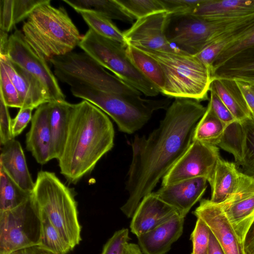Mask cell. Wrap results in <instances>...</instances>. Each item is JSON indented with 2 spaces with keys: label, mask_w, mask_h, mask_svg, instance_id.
I'll list each match as a JSON object with an SVG mask.
<instances>
[{
  "label": "cell",
  "mask_w": 254,
  "mask_h": 254,
  "mask_svg": "<svg viewBox=\"0 0 254 254\" xmlns=\"http://www.w3.org/2000/svg\"><path fill=\"white\" fill-rule=\"evenodd\" d=\"M206 110L195 100L175 98L158 127L147 137L134 136L125 187L128 196L121 207L127 217H132L143 198L152 192L188 149L196 125Z\"/></svg>",
  "instance_id": "obj_1"
},
{
  "label": "cell",
  "mask_w": 254,
  "mask_h": 254,
  "mask_svg": "<svg viewBox=\"0 0 254 254\" xmlns=\"http://www.w3.org/2000/svg\"><path fill=\"white\" fill-rule=\"evenodd\" d=\"M115 131L107 115L84 100L74 104L62 154L58 160L61 173L76 184L94 169L114 146Z\"/></svg>",
  "instance_id": "obj_2"
},
{
  "label": "cell",
  "mask_w": 254,
  "mask_h": 254,
  "mask_svg": "<svg viewBox=\"0 0 254 254\" xmlns=\"http://www.w3.org/2000/svg\"><path fill=\"white\" fill-rule=\"evenodd\" d=\"M22 30L29 46L46 61L72 52L82 37L65 9L53 6L51 0L32 12Z\"/></svg>",
  "instance_id": "obj_3"
},
{
  "label": "cell",
  "mask_w": 254,
  "mask_h": 254,
  "mask_svg": "<svg viewBox=\"0 0 254 254\" xmlns=\"http://www.w3.org/2000/svg\"><path fill=\"white\" fill-rule=\"evenodd\" d=\"M31 197L72 249L79 244L81 226L71 189L54 173L41 171L37 174Z\"/></svg>",
  "instance_id": "obj_4"
},
{
  "label": "cell",
  "mask_w": 254,
  "mask_h": 254,
  "mask_svg": "<svg viewBox=\"0 0 254 254\" xmlns=\"http://www.w3.org/2000/svg\"><path fill=\"white\" fill-rule=\"evenodd\" d=\"M137 49L154 59L161 66L165 78L163 94L198 102L208 99L212 72L194 55Z\"/></svg>",
  "instance_id": "obj_5"
},
{
  "label": "cell",
  "mask_w": 254,
  "mask_h": 254,
  "mask_svg": "<svg viewBox=\"0 0 254 254\" xmlns=\"http://www.w3.org/2000/svg\"><path fill=\"white\" fill-rule=\"evenodd\" d=\"M72 95L86 100L108 115L119 130L132 134L141 128L156 110L167 107L166 100H151L102 91L85 85L70 87Z\"/></svg>",
  "instance_id": "obj_6"
},
{
  "label": "cell",
  "mask_w": 254,
  "mask_h": 254,
  "mask_svg": "<svg viewBox=\"0 0 254 254\" xmlns=\"http://www.w3.org/2000/svg\"><path fill=\"white\" fill-rule=\"evenodd\" d=\"M54 74L61 81L71 87L85 85L113 94L139 97L141 93L107 71L85 52H71L54 57L49 60Z\"/></svg>",
  "instance_id": "obj_7"
},
{
  "label": "cell",
  "mask_w": 254,
  "mask_h": 254,
  "mask_svg": "<svg viewBox=\"0 0 254 254\" xmlns=\"http://www.w3.org/2000/svg\"><path fill=\"white\" fill-rule=\"evenodd\" d=\"M78 46L104 68L145 96L154 97L159 91L144 76L127 58L126 47L89 29Z\"/></svg>",
  "instance_id": "obj_8"
},
{
  "label": "cell",
  "mask_w": 254,
  "mask_h": 254,
  "mask_svg": "<svg viewBox=\"0 0 254 254\" xmlns=\"http://www.w3.org/2000/svg\"><path fill=\"white\" fill-rule=\"evenodd\" d=\"M41 234L40 211L31 197L12 209L0 211V254L37 247Z\"/></svg>",
  "instance_id": "obj_9"
},
{
  "label": "cell",
  "mask_w": 254,
  "mask_h": 254,
  "mask_svg": "<svg viewBox=\"0 0 254 254\" xmlns=\"http://www.w3.org/2000/svg\"><path fill=\"white\" fill-rule=\"evenodd\" d=\"M218 26V22L191 14H170L166 34L170 42L195 55L209 44Z\"/></svg>",
  "instance_id": "obj_10"
},
{
  "label": "cell",
  "mask_w": 254,
  "mask_h": 254,
  "mask_svg": "<svg viewBox=\"0 0 254 254\" xmlns=\"http://www.w3.org/2000/svg\"><path fill=\"white\" fill-rule=\"evenodd\" d=\"M7 57L38 79L47 91L51 102L65 100V96L46 60L35 53L19 30L9 36Z\"/></svg>",
  "instance_id": "obj_11"
},
{
  "label": "cell",
  "mask_w": 254,
  "mask_h": 254,
  "mask_svg": "<svg viewBox=\"0 0 254 254\" xmlns=\"http://www.w3.org/2000/svg\"><path fill=\"white\" fill-rule=\"evenodd\" d=\"M220 157L217 146L192 141L163 177L162 186L195 178H204L208 181Z\"/></svg>",
  "instance_id": "obj_12"
},
{
  "label": "cell",
  "mask_w": 254,
  "mask_h": 254,
  "mask_svg": "<svg viewBox=\"0 0 254 254\" xmlns=\"http://www.w3.org/2000/svg\"><path fill=\"white\" fill-rule=\"evenodd\" d=\"M170 14L156 12L137 19L123 32L127 45L151 51L185 53L168 40L166 30Z\"/></svg>",
  "instance_id": "obj_13"
},
{
  "label": "cell",
  "mask_w": 254,
  "mask_h": 254,
  "mask_svg": "<svg viewBox=\"0 0 254 254\" xmlns=\"http://www.w3.org/2000/svg\"><path fill=\"white\" fill-rule=\"evenodd\" d=\"M240 242L244 243L254 223V177L240 173L232 194L219 204Z\"/></svg>",
  "instance_id": "obj_14"
},
{
  "label": "cell",
  "mask_w": 254,
  "mask_h": 254,
  "mask_svg": "<svg viewBox=\"0 0 254 254\" xmlns=\"http://www.w3.org/2000/svg\"><path fill=\"white\" fill-rule=\"evenodd\" d=\"M207 225L225 254H245L240 242L219 204L202 199L193 212Z\"/></svg>",
  "instance_id": "obj_15"
},
{
  "label": "cell",
  "mask_w": 254,
  "mask_h": 254,
  "mask_svg": "<svg viewBox=\"0 0 254 254\" xmlns=\"http://www.w3.org/2000/svg\"><path fill=\"white\" fill-rule=\"evenodd\" d=\"M0 64L4 66L18 92L21 108L37 109L43 104L51 102L47 91L36 77L7 57H0Z\"/></svg>",
  "instance_id": "obj_16"
},
{
  "label": "cell",
  "mask_w": 254,
  "mask_h": 254,
  "mask_svg": "<svg viewBox=\"0 0 254 254\" xmlns=\"http://www.w3.org/2000/svg\"><path fill=\"white\" fill-rule=\"evenodd\" d=\"M177 214L179 213L174 207L152 192L143 198L135 210L130 225L131 232L137 237L167 222Z\"/></svg>",
  "instance_id": "obj_17"
},
{
  "label": "cell",
  "mask_w": 254,
  "mask_h": 254,
  "mask_svg": "<svg viewBox=\"0 0 254 254\" xmlns=\"http://www.w3.org/2000/svg\"><path fill=\"white\" fill-rule=\"evenodd\" d=\"M207 182L204 178H195L162 186L154 192L185 218L191 207L201 198L206 189Z\"/></svg>",
  "instance_id": "obj_18"
},
{
  "label": "cell",
  "mask_w": 254,
  "mask_h": 254,
  "mask_svg": "<svg viewBox=\"0 0 254 254\" xmlns=\"http://www.w3.org/2000/svg\"><path fill=\"white\" fill-rule=\"evenodd\" d=\"M31 122L30 129L26 136V149L37 163L44 165L53 159L48 103L36 109Z\"/></svg>",
  "instance_id": "obj_19"
},
{
  "label": "cell",
  "mask_w": 254,
  "mask_h": 254,
  "mask_svg": "<svg viewBox=\"0 0 254 254\" xmlns=\"http://www.w3.org/2000/svg\"><path fill=\"white\" fill-rule=\"evenodd\" d=\"M185 217L177 214L167 222L137 236L144 254H166L183 233Z\"/></svg>",
  "instance_id": "obj_20"
},
{
  "label": "cell",
  "mask_w": 254,
  "mask_h": 254,
  "mask_svg": "<svg viewBox=\"0 0 254 254\" xmlns=\"http://www.w3.org/2000/svg\"><path fill=\"white\" fill-rule=\"evenodd\" d=\"M254 13V0H203L190 14L208 20L225 22Z\"/></svg>",
  "instance_id": "obj_21"
},
{
  "label": "cell",
  "mask_w": 254,
  "mask_h": 254,
  "mask_svg": "<svg viewBox=\"0 0 254 254\" xmlns=\"http://www.w3.org/2000/svg\"><path fill=\"white\" fill-rule=\"evenodd\" d=\"M0 169L24 190L32 192L35 182L29 173L20 142L14 138L2 145Z\"/></svg>",
  "instance_id": "obj_22"
},
{
  "label": "cell",
  "mask_w": 254,
  "mask_h": 254,
  "mask_svg": "<svg viewBox=\"0 0 254 254\" xmlns=\"http://www.w3.org/2000/svg\"><path fill=\"white\" fill-rule=\"evenodd\" d=\"M53 159L61 156L66 139L74 104L65 100L48 103Z\"/></svg>",
  "instance_id": "obj_23"
},
{
  "label": "cell",
  "mask_w": 254,
  "mask_h": 254,
  "mask_svg": "<svg viewBox=\"0 0 254 254\" xmlns=\"http://www.w3.org/2000/svg\"><path fill=\"white\" fill-rule=\"evenodd\" d=\"M213 78L254 84V44L239 51L212 71Z\"/></svg>",
  "instance_id": "obj_24"
},
{
  "label": "cell",
  "mask_w": 254,
  "mask_h": 254,
  "mask_svg": "<svg viewBox=\"0 0 254 254\" xmlns=\"http://www.w3.org/2000/svg\"><path fill=\"white\" fill-rule=\"evenodd\" d=\"M240 173L235 163L220 157L207 181L211 190L210 200L221 204L228 199L237 187Z\"/></svg>",
  "instance_id": "obj_25"
},
{
  "label": "cell",
  "mask_w": 254,
  "mask_h": 254,
  "mask_svg": "<svg viewBox=\"0 0 254 254\" xmlns=\"http://www.w3.org/2000/svg\"><path fill=\"white\" fill-rule=\"evenodd\" d=\"M209 91L217 94L237 121L243 123L253 119L251 112L235 80L213 78Z\"/></svg>",
  "instance_id": "obj_26"
},
{
  "label": "cell",
  "mask_w": 254,
  "mask_h": 254,
  "mask_svg": "<svg viewBox=\"0 0 254 254\" xmlns=\"http://www.w3.org/2000/svg\"><path fill=\"white\" fill-rule=\"evenodd\" d=\"M50 0H0V30L8 32Z\"/></svg>",
  "instance_id": "obj_27"
},
{
  "label": "cell",
  "mask_w": 254,
  "mask_h": 254,
  "mask_svg": "<svg viewBox=\"0 0 254 254\" xmlns=\"http://www.w3.org/2000/svg\"><path fill=\"white\" fill-rule=\"evenodd\" d=\"M127 56L137 70L163 93L165 86V78L163 69L154 59L137 48L127 45Z\"/></svg>",
  "instance_id": "obj_28"
},
{
  "label": "cell",
  "mask_w": 254,
  "mask_h": 254,
  "mask_svg": "<svg viewBox=\"0 0 254 254\" xmlns=\"http://www.w3.org/2000/svg\"><path fill=\"white\" fill-rule=\"evenodd\" d=\"M76 11L90 10L110 19L132 23L134 18L127 13L117 0H63Z\"/></svg>",
  "instance_id": "obj_29"
},
{
  "label": "cell",
  "mask_w": 254,
  "mask_h": 254,
  "mask_svg": "<svg viewBox=\"0 0 254 254\" xmlns=\"http://www.w3.org/2000/svg\"><path fill=\"white\" fill-rule=\"evenodd\" d=\"M226 126L208 104L205 112L196 125L192 141L217 146Z\"/></svg>",
  "instance_id": "obj_30"
},
{
  "label": "cell",
  "mask_w": 254,
  "mask_h": 254,
  "mask_svg": "<svg viewBox=\"0 0 254 254\" xmlns=\"http://www.w3.org/2000/svg\"><path fill=\"white\" fill-rule=\"evenodd\" d=\"M76 12L81 15L89 29L103 37L120 43L127 47L123 32L111 19L90 10H79Z\"/></svg>",
  "instance_id": "obj_31"
},
{
  "label": "cell",
  "mask_w": 254,
  "mask_h": 254,
  "mask_svg": "<svg viewBox=\"0 0 254 254\" xmlns=\"http://www.w3.org/2000/svg\"><path fill=\"white\" fill-rule=\"evenodd\" d=\"M39 210L41 218V234L39 244L36 248L53 254H66L72 249L63 239L48 216Z\"/></svg>",
  "instance_id": "obj_32"
},
{
  "label": "cell",
  "mask_w": 254,
  "mask_h": 254,
  "mask_svg": "<svg viewBox=\"0 0 254 254\" xmlns=\"http://www.w3.org/2000/svg\"><path fill=\"white\" fill-rule=\"evenodd\" d=\"M245 143L243 124L236 121L226 126L217 147L232 154L236 163L240 165L243 159Z\"/></svg>",
  "instance_id": "obj_33"
},
{
  "label": "cell",
  "mask_w": 254,
  "mask_h": 254,
  "mask_svg": "<svg viewBox=\"0 0 254 254\" xmlns=\"http://www.w3.org/2000/svg\"><path fill=\"white\" fill-rule=\"evenodd\" d=\"M31 193L21 188L0 169V211L19 206L30 198Z\"/></svg>",
  "instance_id": "obj_34"
},
{
  "label": "cell",
  "mask_w": 254,
  "mask_h": 254,
  "mask_svg": "<svg viewBox=\"0 0 254 254\" xmlns=\"http://www.w3.org/2000/svg\"><path fill=\"white\" fill-rule=\"evenodd\" d=\"M118 3L134 19L166 11L161 0H117Z\"/></svg>",
  "instance_id": "obj_35"
},
{
  "label": "cell",
  "mask_w": 254,
  "mask_h": 254,
  "mask_svg": "<svg viewBox=\"0 0 254 254\" xmlns=\"http://www.w3.org/2000/svg\"><path fill=\"white\" fill-rule=\"evenodd\" d=\"M254 44V25L242 35L225 47L214 62L212 71L239 51Z\"/></svg>",
  "instance_id": "obj_36"
},
{
  "label": "cell",
  "mask_w": 254,
  "mask_h": 254,
  "mask_svg": "<svg viewBox=\"0 0 254 254\" xmlns=\"http://www.w3.org/2000/svg\"><path fill=\"white\" fill-rule=\"evenodd\" d=\"M245 130V143L243 160L240 166L243 173L254 177V120L242 123Z\"/></svg>",
  "instance_id": "obj_37"
},
{
  "label": "cell",
  "mask_w": 254,
  "mask_h": 254,
  "mask_svg": "<svg viewBox=\"0 0 254 254\" xmlns=\"http://www.w3.org/2000/svg\"><path fill=\"white\" fill-rule=\"evenodd\" d=\"M0 97L8 107L22 108L18 92L4 66L0 64Z\"/></svg>",
  "instance_id": "obj_38"
},
{
  "label": "cell",
  "mask_w": 254,
  "mask_h": 254,
  "mask_svg": "<svg viewBox=\"0 0 254 254\" xmlns=\"http://www.w3.org/2000/svg\"><path fill=\"white\" fill-rule=\"evenodd\" d=\"M210 232L205 222L197 218L194 229L191 235L192 243L191 254H208Z\"/></svg>",
  "instance_id": "obj_39"
},
{
  "label": "cell",
  "mask_w": 254,
  "mask_h": 254,
  "mask_svg": "<svg viewBox=\"0 0 254 254\" xmlns=\"http://www.w3.org/2000/svg\"><path fill=\"white\" fill-rule=\"evenodd\" d=\"M129 240L127 229L116 231L104 245L101 254H124Z\"/></svg>",
  "instance_id": "obj_40"
},
{
  "label": "cell",
  "mask_w": 254,
  "mask_h": 254,
  "mask_svg": "<svg viewBox=\"0 0 254 254\" xmlns=\"http://www.w3.org/2000/svg\"><path fill=\"white\" fill-rule=\"evenodd\" d=\"M165 10L170 15L189 14L203 0H161Z\"/></svg>",
  "instance_id": "obj_41"
},
{
  "label": "cell",
  "mask_w": 254,
  "mask_h": 254,
  "mask_svg": "<svg viewBox=\"0 0 254 254\" xmlns=\"http://www.w3.org/2000/svg\"><path fill=\"white\" fill-rule=\"evenodd\" d=\"M209 91L210 95L208 104L215 115L226 126L236 121L232 113L217 94L212 91Z\"/></svg>",
  "instance_id": "obj_42"
},
{
  "label": "cell",
  "mask_w": 254,
  "mask_h": 254,
  "mask_svg": "<svg viewBox=\"0 0 254 254\" xmlns=\"http://www.w3.org/2000/svg\"><path fill=\"white\" fill-rule=\"evenodd\" d=\"M8 107L0 97V142L2 145L11 140V119L9 115Z\"/></svg>",
  "instance_id": "obj_43"
},
{
  "label": "cell",
  "mask_w": 254,
  "mask_h": 254,
  "mask_svg": "<svg viewBox=\"0 0 254 254\" xmlns=\"http://www.w3.org/2000/svg\"><path fill=\"white\" fill-rule=\"evenodd\" d=\"M224 47L222 43L214 42L206 45L194 56L208 67L212 72L213 63Z\"/></svg>",
  "instance_id": "obj_44"
},
{
  "label": "cell",
  "mask_w": 254,
  "mask_h": 254,
  "mask_svg": "<svg viewBox=\"0 0 254 254\" xmlns=\"http://www.w3.org/2000/svg\"><path fill=\"white\" fill-rule=\"evenodd\" d=\"M32 108H21L16 116L11 121V130L12 137L14 138L20 134L32 118Z\"/></svg>",
  "instance_id": "obj_45"
},
{
  "label": "cell",
  "mask_w": 254,
  "mask_h": 254,
  "mask_svg": "<svg viewBox=\"0 0 254 254\" xmlns=\"http://www.w3.org/2000/svg\"><path fill=\"white\" fill-rule=\"evenodd\" d=\"M235 81L244 97L254 120V87L243 81Z\"/></svg>",
  "instance_id": "obj_46"
},
{
  "label": "cell",
  "mask_w": 254,
  "mask_h": 254,
  "mask_svg": "<svg viewBox=\"0 0 254 254\" xmlns=\"http://www.w3.org/2000/svg\"><path fill=\"white\" fill-rule=\"evenodd\" d=\"M244 247L245 254H254V223L247 234Z\"/></svg>",
  "instance_id": "obj_47"
},
{
  "label": "cell",
  "mask_w": 254,
  "mask_h": 254,
  "mask_svg": "<svg viewBox=\"0 0 254 254\" xmlns=\"http://www.w3.org/2000/svg\"><path fill=\"white\" fill-rule=\"evenodd\" d=\"M7 33L0 30V57L7 56L9 38Z\"/></svg>",
  "instance_id": "obj_48"
},
{
  "label": "cell",
  "mask_w": 254,
  "mask_h": 254,
  "mask_svg": "<svg viewBox=\"0 0 254 254\" xmlns=\"http://www.w3.org/2000/svg\"><path fill=\"white\" fill-rule=\"evenodd\" d=\"M208 254H225L222 247L211 232H210V235Z\"/></svg>",
  "instance_id": "obj_49"
},
{
  "label": "cell",
  "mask_w": 254,
  "mask_h": 254,
  "mask_svg": "<svg viewBox=\"0 0 254 254\" xmlns=\"http://www.w3.org/2000/svg\"><path fill=\"white\" fill-rule=\"evenodd\" d=\"M124 254H142V253L138 245L128 243L125 248Z\"/></svg>",
  "instance_id": "obj_50"
},
{
  "label": "cell",
  "mask_w": 254,
  "mask_h": 254,
  "mask_svg": "<svg viewBox=\"0 0 254 254\" xmlns=\"http://www.w3.org/2000/svg\"><path fill=\"white\" fill-rule=\"evenodd\" d=\"M11 254H38V251L36 247H31L17 251Z\"/></svg>",
  "instance_id": "obj_51"
},
{
  "label": "cell",
  "mask_w": 254,
  "mask_h": 254,
  "mask_svg": "<svg viewBox=\"0 0 254 254\" xmlns=\"http://www.w3.org/2000/svg\"><path fill=\"white\" fill-rule=\"evenodd\" d=\"M38 250V254H51V253L46 252L45 251H40L39 250Z\"/></svg>",
  "instance_id": "obj_52"
},
{
  "label": "cell",
  "mask_w": 254,
  "mask_h": 254,
  "mask_svg": "<svg viewBox=\"0 0 254 254\" xmlns=\"http://www.w3.org/2000/svg\"><path fill=\"white\" fill-rule=\"evenodd\" d=\"M254 87V84H250Z\"/></svg>",
  "instance_id": "obj_53"
}]
</instances>
